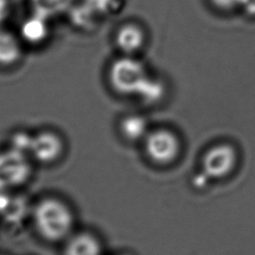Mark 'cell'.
Listing matches in <instances>:
<instances>
[{
    "label": "cell",
    "instance_id": "obj_3",
    "mask_svg": "<svg viewBox=\"0 0 255 255\" xmlns=\"http://www.w3.org/2000/svg\"><path fill=\"white\" fill-rule=\"evenodd\" d=\"M27 154L12 147L0 151V188L12 189L25 183L31 174Z\"/></svg>",
    "mask_w": 255,
    "mask_h": 255
},
{
    "label": "cell",
    "instance_id": "obj_6",
    "mask_svg": "<svg viewBox=\"0 0 255 255\" xmlns=\"http://www.w3.org/2000/svg\"><path fill=\"white\" fill-rule=\"evenodd\" d=\"M63 152V141L53 131H41L32 135L29 154L42 163H50L57 160Z\"/></svg>",
    "mask_w": 255,
    "mask_h": 255
},
{
    "label": "cell",
    "instance_id": "obj_7",
    "mask_svg": "<svg viewBox=\"0 0 255 255\" xmlns=\"http://www.w3.org/2000/svg\"><path fill=\"white\" fill-rule=\"evenodd\" d=\"M116 45L125 54H132L142 48L145 36L143 30L136 24L128 23L123 25L116 34Z\"/></svg>",
    "mask_w": 255,
    "mask_h": 255
},
{
    "label": "cell",
    "instance_id": "obj_4",
    "mask_svg": "<svg viewBox=\"0 0 255 255\" xmlns=\"http://www.w3.org/2000/svg\"><path fill=\"white\" fill-rule=\"evenodd\" d=\"M179 146L176 135L167 129H155L148 132L144 137V148L147 156L159 164L173 161L179 152Z\"/></svg>",
    "mask_w": 255,
    "mask_h": 255
},
{
    "label": "cell",
    "instance_id": "obj_12",
    "mask_svg": "<svg viewBox=\"0 0 255 255\" xmlns=\"http://www.w3.org/2000/svg\"><path fill=\"white\" fill-rule=\"evenodd\" d=\"M33 13L46 19L69 11L74 0H30Z\"/></svg>",
    "mask_w": 255,
    "mask_h": 255
},
{
    "label": "cell",
    "instance_id": "obj_13",
    "mask_svg": "<svg viewBox=\"0 0 255 255\" xmlns=\"http://www.w3.org/2000/svg\"><path fill=\"white\" fill-rule=\"evenodd\" d=\"M70 11V18L74 25L82 29H89L95 24L97 14L86 3L72 6Z\"/></svg>",
    "mask_w": 255,
    "mask_h": 255
},
{
    "label": "cell",
    "instance_id": "obj_8",
    "mask_svg": "<svg viewBox=\"0 0 255 255\" xmlns=\"http://www.w3.org/2000/svg\"><path fill=\"white\" fill-rule=\"evenodd\" d=\"M64 255H102V247L94 235L79 233L68 239Z\"/></svg>",
    "mask_w": 255,
    "mask_h": 255
},
{
    "label": "cell",
    "instance_id": "obj_18",
    "mask_svg": "<svg viewBox=\"0 0 255 255\" xmlns=\"http://www.w3.org/2000/svg\"><path fill=\"white\" fill-rule=\"evenodd\" d=\"M9 12L8 0H0V25L5 21Z\"/></svg>",
    "mask_w": 255,
    "mask_h": 255
},
{
    "label": "cell",
    "instance_id": "obj_2",
    "mask_svg": "<svg viewBox=\"0 0 255 255\" xmlns=\"http://www.w3.org/2000/svg\"><path fill=\"white\" fill-rule=\"evenodd\" d=\"M148 77L144 66L130 57L117 59L109 71L112 88L125 96H137Z\"/></svg>",
    "mask_w": 255,
    "mask_h": 255
},
{
    "label": "cell",
    "instance_id": "obj_1",
    "mask_svg": "<svg viewBox=\"0 0 255 255\" xmlns=\"http://www.w3.org/2000/svg\"><path fill=\"white\" fill-rule=\"evenodd\" d=\"M37 231L50 241H59L70 235L74 216L70 207L62 200L49 197L39 201L33 210Z\"/></svg>",
    "mask_w": 255,
    "mask_h": 255
},
{
    "label": "cell",
    "instance_id": "obj_10",
    "mask_svg": "<svg viewBox=\"0 0 255 255\" xmlns=\"http://www.w3.org/2000/svg\"><path fill=\"white\" fill-rule=\"evenodd\" d=\"M22 56L18 39L10 32L0 30V65L10 66L17 63Z\"/></svg>",
    "mask_w": 255,
    "mask_h": 255
},
{
    "label": "cell",
    "instance_id": "obj_9",
    "mask_svg": "<svg viewBox=\"0 0 255 255\" xmlns=\"http://www.w3.org/2000/svg\"><path fill=\"white\" fill-rule=\"evenodd\" d=\"M48 19L33 13L21 25V36L30 44H40L45 41L49 34Z\"/></svg>",
    "mask_w": 255,
    "mask_h": 255
},
{
    "label": "cell",
    "instance_id": "obj_11",
    "mask_svg": "<svg viewBox=\"0 0 255 255\" xmlns=\"http://www.w3.org/2000/svg\"><path fill=\"white\" fill-rule=\"evenodd\" d=\"M121 131L128 140L142 139L148 133L146 120L140 115H128L121 122Z\"/></svg>",
    "mask_w": 255,
    "mask_h": 255
},
{
    "label": "cell",
    "instance_id": "obj_14",
    "mask_svg": "<svg viewBox=\"0 0 255 255\" xmlns=\"http://www.w3.org/2000/svg\"><path fill=\"white\" fill-rule=\"evenodd\" d=\"M163 95V85L156 79L148 77L137 97L147 103L158 101Z\"/></svg>",
    "mask_w": 255,
    "mask_h": 255
},
{
    "label": "cell",
    "instance_id": "obj_17",
    "mask_svg": "<svg viewBox=\"0 0 255 255\" xmlns=\"http://www.w3.org/2000/svg\"><path fill=\"white\" fill-rule=\"evenodd\" d=\"M210 4L222 12H231L242 9L245 0H209Z\"/></svg>",
    "mask_w": 255,
    "mask_h": 255
},
{
    "label": "cell",
    "instance_id": "obj_5",
    "mask_svg": "<svg viewBox=\"0 0 255 255\" xmlns=\"http://www.w3.org/2000/svg\"><path fill=\"white\" fill-rule=\"evenodd\" d=\"M236 151L229 144L211 147L203 156L204 172L212 178H221L229 174L236 163Z\"/></svg>",
    "mask_w": 255,
    "mask_h": 255
},
{
    "label": "cell",
    "instance_id": "obj_16",
    "mask_svg": "<svg viewBox=\"0 0 255 255\" xmlns=\"http://www.w3.org/2000/svg\"><path fill=\"white\" fill-rule=\"evenodd\" d=\"M31 140H32V134H29L24 131L16 132L12 136L11 147L27 154V153H29Z\"/></svg>",
    "mask_w": 255,
    "mask_h": 255
},
{
    "label": "cell",
    "instance_id": "obj_15",
    "mask_svg": "<svg viewBox=\"0 0 255 255\" xmlns=\"http://www.w3.org/2000/svg\"><path fill=\"white\" fill-rule=\"evenodd\" d=\"M89 7H91L97 14H108L115 11L119 5V0H84Z\"/></svg>",
    "mask_w": 255,
    "mask_h": 255
}]
</instances>
